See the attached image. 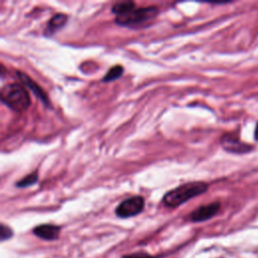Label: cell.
Masks as SVG:
<instances>
[{"instance_id":"cell-1","label":"cell","mask_w":258,"mask_h":258,"mask_svg":"<svg viewBox=\"0 0 258 258\" xmlns=\"http://www.w3.org/2000/svg\"><path fill=\"white\" fill-rule=\"evenodd\" d=\"M208 188L209 184L205 181H188L166 191L162 198V203L165 207L174 209L187 201L205 194Z\"/></svg>"},{"instance_id":"cell-2","label":"cell","mask_w":258,"mask_h":258,"mask_svg":"<svg viewBox=\"0 0 258 258\" xmlns=\"http://www.w3.org/2000/svg\"><path fill=\"white\" fill-rule=\"evenodd\" d=\"M0 98L3 104L15 112L26 111L31 100L24 86L18 83H9L4 85L0 91Z\"/></svg>"},{"instance_id":"cell-3","label":"cell","mask_w":258,"mask_h":258,"mask_svg":"<svg viewBox=\"0 0 258 258\" xmlns=\"http://www.w3.org/2000/svg\"><path fill=\"white\" fill-rule=\"evenodd\" d=\"M158 13H159V9L156 6L134 8L124 15L116 16L115 22L117 25H120V26L136 28L137 26L143 25L155 19Z\"/></svg>"},{"instance_id":"cell-4","label":"cell","mask_w":258,"mask_h":258,"mask_svg":"<svg viewBox=\"0 0 258 258\" xmlns=\"http://www.w3.org/2000/svg\"><path fill=\"white\" fill-rule=\"evenodd\" d=\"M145 206L142 196H133L122 201L115 209V214L121 219H127L139 215Z\"/></svg>"},{"instance_id":"cell-5","label":"cell","mask_w":258,"mask_h":258,"mask_svg":"<svg viewBox=\"0 0 258 258\" xmlns=\"http://www.w3.org/2000/svg\"><path fill=\"white\" fill-rule=\"evenodd\" d=\"M222 147L231 153L243 154L250 150H252V146L250 144H246L241 141V139L235 135L234 133H226L221 138Z\"/></svg>"},{"instance_id":"cell-6","label":"cell","mask_w":258,"mask_h":258,"mask_svg":"<svg viewBox=\"0 0 258 258\" xmlns=\"http://www.w3.org/2000/svg\"><path fill=\"white\" fill-rule=\"evenodd\" d=\"M16 75L20 82L24 85V87H27L46 108H51V103L47 94L34 80H32L28 75L20 71H16Z\"/></svg>"},{"instance_id":"cell-7","label":"cell","mask_w":258,"mask_h":258,"mask_svg":"<svg viewBox=\"0 0 258 258\" xmlns=\"http://www.w3.org/2000/svg\"><path fill=\"white\" fill-rule=\"evenodd\" d=\"M220 208H221V205L218 202L200 206L199 208H197L189 214L188 220L190 222H195V223L208 221V220L212 219L213 217H215L219 213Z\"/></svg>"},{"instance_id":"cell-8","label":"cell","mask_w":258,"mask_h":258,"mask_svg":"<svg viewBox=\"0 0 258 258\" xmlns=\"http://www.w3.org/2000/svg\"><path fill=\"white\" fill-rule=\"evenodd\" d=\"M60 230H61V228L57 225L41 224V225H38L35 228H33L32 233L36 237H38L42 240L54 241V240L58 239L59 234H60Z\"/></svg>"},{"instance_id":"cell-9","label":"cell","mask_w":258,"mask_h":258,"mask_svg":"<svg viewBox=\"0 0 258 258\" xmlns=\"http://www.w3.org/2000/svg\"><path fill=\"white\" fill-rule=\"evenodd\" d=\"M68 15L63 13H56L54 14L47 22L46 27L44 29L45 36H51L56 31L61 29L68 22Z\"/></svg>"},{"instance_id":"cell-10","label":"cell","mask_w":258,"mask_h":258,"mask_svg":"<svg viewBox=\"0 0 258 258\" xmlns=\"http://www.w3.org/2000/svg\"><path fill=\"white\" fill-rule=\"evenodd\" d=\"M135 8V3L132 1H123V2H117L112 6V13H114L116 16H121L132 9Z\"/></svg>"},{"instance_id":"cell-11","label":"cell","mask_w":258,"mask_h":258,"mask_svg":"<svg viewBox=\"0 0 258 258\" xmlns=\"http://www.w3.org/2000/svg\"><path fill=\"white\" fill-rule=\"evenodd\" d=\"M124 72V68L121 64H116L114 67H112L107 74L102 78V82L104 83H109V82H113L118 80Z\"/></svg>"},{"instance_id":"cell-12","label":"cell","mask_w":258,"mask_h":258,"mask_svg":"<svg viewBox=\"0 0 258 258\" xmlns=\"http://www.w3.org/2000/svg\"><path fill=\"white\" fill-rule=\"evenodd\" d=\"M38 180V172L37 170L23 176L21 179H19L18 181L15 182V186L23 188V187H28L33 185L34 183H36Z\"/></svg>"},{"instance_id":"cell-13","label":"cell","mask_w":258,"mask_h":258,"mask_svg":"<svg viewBox=\"0 0 258 258\" xmlns=\"http://www.w3.org/2000/svg\"><path fill=\"white\" fill-rule=\"evenodd\" d=\"M12 236H13L12 229L9 226H7V225L2 223L0 225V238H1V241H5L7 239H10Z\"/></svg>"},{"instance_id":"cell-14","label":"cell","mask_w":258,"mask_h":258,"mask_svg":"<svg viewBox=\"0 0 258 258\" xmlns=\"http://www.w3.org/2000/svg\"><path fill=\"white\" fill-rule=\"evenodd\" d=\"M122 258H156L152 255H149L146 252H136V253H131L124 255Z\"/></svg>"},{"instance_id":"cell-15","label":"cell","mask_w":258,"mask_h":258,"mask_svg":"<svg viewBox=\"0 0 258 258\" xmlns=\"http://www.w3.org/2000/svg\"><path fill=\"white\" fill-rule=\"evenodd\" d=\"M254 137L255 139L258 141V123L256 124V127H255V132H254Z\"/></svg>"}]
</instances>
